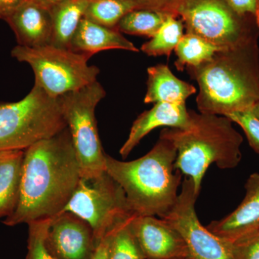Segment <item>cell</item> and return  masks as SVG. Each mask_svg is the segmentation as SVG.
Instances as JSON below:
<instances>
[{"mask_svg":"<svg viewBox=\"0 0 259 259\" xmlns=\"http://www.w3.org/2000/svg\"><path fill=\"white\" fill-rule=\"evenodd\" d=\"M51 220H40L28 224V253L25 259H56L48 249L46 243Z\"/></svg>","mask_w":259,"mask_h":259,"instance_id":"obj_25","label":"cell"},{"mask_svg":"<svg viewBox=\"0 0 259 259\" xmlns=\"http://www.w3.org/2000/svg\"><path fill=\"white\" fill-rule=\"evenodd\" d=\"M11 55L30 65L35 84L54 98L95 82L100 74L98 67L88 64V56L51 44L37 48L18 45Z\"/></svg>","mask_w":259,"mask_h":259,"instance_id":"obj_6","label":"cell"},{"mask_svg":"<svg viewBox=\"0 0 259 259\" xmlns=\"http://www.w3.org/2000/svg\"><path fill=\"white\" fill-rule=\"evenodd\" d=\"M131 228L146 259H190L183 238L162 218L134 216Z\"/></svg>","mask_w":259,"mask_h":259,"instance_id":"obj_12","label":"cell"},{"mask_svg":"<svg viewBox=\"0 0 259 259\" xmlns=\"http://www.w3.org/2000/svg\"><path fill=\"white\" fill-rule=\"evenodd\" d=\"M250 111L253 112V115L256 116V117L259 119V103L255 105V106L250 110Z\"/></svg>","mask_w":259,"mask_h":259,"instance_id":"obj_33","label":"cell"},{"mask_svg":"<svg viewBox=\"0 0 259 259\" xmlns=\"http://www.w3.org/2000/svg\"><path fill=\"white\" fill-rule=\"evenodd\" d=\"M235 259H259V231L232 243Z\"/></svg>","mask_w":259,"mask_h":259,"instance_id":"obj_27","label":"cell"},{"mask_svg":"<svg viewBox=\"0 0 259 259\" xmlns=\"http://www.w3.org/2000/svg\"><path fill=\"white\" fill-rule=\"evenodd\" d=\"M195 93L193 85L178 79L167 65L158 64L148 68L145 103H185L187 99Z\"/></svg>","mask_w":259,"mask_h":259,"instance_id":"obj_17","label":"cell"},{"mask_svg":"<svg viewBox=\"0 0 259 259\" xmlns=\"http://www.w3.org/2000/svg\"><path fill=\"white\" fill-rule=\"evenodd\" d=\"M25 150L0 152V219L11 215L20 199Z\"/></svg>","mask_w":259,"mask_h":259,"instance_id":"obj_18","label":"cell"},{"mask_svg":"<svg viewBox=\"0 0 259 259\" xmlns=\"http://www.w3.org/2000/svg\"><path fill=\"white\" fill-rule=\"evenodd\" d=\"M168 15L169 14L152 10H135L121 19L115 29L121 33L151 38Z\"/></svg>","mask_w":259,"mask_h":259,"instance_id":"obj_23","label":"cell"},{"mask_svg":"<svg viewBox=\"0 0 259 259\" xmlns=\"http://www.w3.org/2000/svg\"><path fill=\"white\" fill-rule=\"evenodd\" d=\"M30 0H0V19L5 20L15 10Z\"/></svg>","mask_w":259,"mask_h":259,"instance_id":"obj_31","label":"cell"},{"mask_svg":"<svg viewBox=\"0 0 259 259\" xmlns=\"http://www.w3.org/2000/svg\"><path fill=\"white\" fill-rule=\"evenodd\" d=\"M144 9L134 0H92L83 18L107 28H115L130 12Z\"/></svg>","mask_w":259,"mask_h":259,"instance_id":"obj_21","label":"cell"},{"mask_svg":"<svg viewBox=\"0 0 259 259\" xmlns=\"http://www.w3.org/2000/svg\"><path fill=\"white\" fill-rule=\"evenodd\" d=\"M199 193L193 181L185 177L176 203L163 216L183 238L190 259H235L233 245L199 222L195 210Z\"/></svg>","mask_w":259,"mask_h":259,"instance_id":"obj_10","label":"cell"},{"mask_svg":"<svg viewBox=\"0 0 259 259\" xmlns=\"http://www.w3.org/2000/svg\"><path fill=\"white\" fill-rule=\"evenodd\" d=\"M69 128L25 150L20 199L7 226L51 219L64 212L81 180Z\"/></svg>","mask_w":259,"mask_h":259,"instance_id":"obj_1","label":"cell"},{"mask_svg":"<svg viewBox=\"0 0 259 259\" xmlns=\"http://www.w3.org/2000/svg\"><path fill=\"white\" fill-rule=\"evenodd\" d=\"M177 156L175 145L161 137L149 152L134 161L106 154V171L123 190L135 215L162 218L176 203L182 177L175 168Z\"/></svg>","mask_w":259,"mask_h":259,"instance_id":"obj_3","label":"cell"},{"mask_svg":"<svg viewBox=\"0 0 259 259\" xmlns=\"http://www.w3.org/2000/svg\"><path fill=\"white\" fill-rule=\"evenodd\" d=\"M66 127L59 98L34 84L23 100L0 104V152L25 150Z\"/></svg>","mask_w":259,"mask_h":259,"instance_id":"obj_5","label":"cell"},{"mask_svg":"<svg viewBox=\"0 0 259 259\" xmlns=\"http://www.w3.org/2000/svg\"><path fill=\"white\" fill-rule=\"evenodd\" d=\"M173 259H182V258H173Z\"/></svg>","mask_w":259,"mask_h":259,"instance_id":"obj_34","label":"cell"},{"mask_svg":"<svg viewBox=\"0 0 259 259\" xmlns=\"http://www.w3.org/2000/svg\"><path fill=\"white\" fill-rule=\"evenodd\" d=\"M190 112L187 129L166 127L160 137L168 140L177 148L175 168L193 181L199 194L202 180L209 166L215 163L222 169L236 168L241 161V135L226 116Z\"/></svg>","mask_w":259,"mask_h":259,"instance_id":"obj_4","label":"cell"},{"mask_svg":"<svg viewBox=\"0 0 259 259\" xmlns=\"http://www.w3.org/2000/svg\"><path fill=\"white\" fill-rule=\"evenodd\" d=\"M112 232L104 237L101 241L97 243L91 259H109V252H110Z\"/></svg>","mask_w":259,"mask_h":259,"instance_id":"obj_30","label":"cell"},{"mask_svg":"<svg viewBox=\"0 0 259 259\" xmlns=\"http://www.w3.org/2000/svg\"><path fill=\"white\" fill-rule=\"evenodd\" d=\"M105 89L98 81L58 97L76 151L81 178H95L106 171L104 152L95 109L105 97Z\"/></svg>","mask_w":259,"mask_h":259,"instance_id":"obj_7","label":"cell"},{"mask_svg":"<svg viewBox=\"0 0 259 259\" xmlns=\"http://www.w3.org/2000/svg\"><path fill=\"white\" fill-rule=\"evenodd\" d=\"M71 49L89 58L111 49L139 52V49L115 28H107L85 18L75 32Z\"/></svg>","mask_w":259,"mask_h":259,"instance_id":"obj_16","label":"cell"},{"mask_svg":"<svg viewBox=\"0 0 259 259\" xmlns=\"http://www.w3.org/2000/svg\"><path fill=\"white\" fill-rule=\"evenodd\" d=\"M187 33L225 50L257 41L259 25L237 15L226 0H184L177 10Z\"/></svg>","mask_w":259,"mask_h":259,"instance_id":"obj_8","label":"cell"},{"mask_svg":"<svg viewBox=\"0 0 259 259\" xmlns=\"http://www.w3.org/2000/svg\"><path fill=\"white\" fill-rule=\"evenodd\" d=\"M258 231H259V229H258Z\"/></svg>","mask_w":259,"mask_h":259,"instance_id":"obj_35","label":"cell"},{"mask_svg":"<svg viewBox=\"0 0 259 259\" xmlns=\"http://www.w3.org/2000/svg\"><path fill=\"white\" fill-rule=\"evenodd\" d=\"M79 216L91 227L96 245L134 217L123 190L107 171L95 178H81L64 212Z\"/></svg>","mask_w":259,"mask_h":259,"instance_id":"obj_9","label":"cell"},{"mask_svg":"<svg viewBox=\"0 0 259 259\" xmlns=\"http://www.w3.org/2000/svg\"><path fill=\"white\" fill-rule=\"evenodd\" d=\"M245 190V198L233 212L207 226L214 235L231 243L259 229V174L248 177Z\"/></svg>","mask_w":259,"mask_h":259,"instance_id":"obj_13","label":"cell"},{"mask_svg":"<svg viewBox=\"0 0 259 259\" xmlns=\"http://www.w3.org/2000/svg\"><path fill=\"white\" fill-rule=\"evenodd\" d=\"M92 0H64L51 7V45L71 49V40Z\"/></svg>","mask_w":259,"mask_h":259,"instance_id":"obj_19","label":"cell"},{"mask_svg":"<svg viewBox=\"0 0 259 259\" xmlns=\"http://www.w3.org/2000/svg\"><path fill=\"white\" fill-rule=\"evenodd\" d=\"M233 122L241 126L250 146L259 153V119L250 110L236 112L226 116Z\"/></svg>","mask_w":259,"mask_h":259,"instance_id":"obj_26","label":"cell"},{"mask_svg":"<svg viewBox=\"0 0 259 259\" xmlns=\"http://www.w3.org/2000/svg\"><path fill=\"white\" fill-rule=\"evenodd\" d=\"M134 217L112 232L109 259H146L131 228Z\"/></svg>","mask_w":259,"mask_h":259,"instance_id":"obj_24","label":"cell"},{"mask_svg":"<svg viewBox=\"0 0 259 259\" xmlns=\"http://www.w3.org/2000/svg\"><path fill=\"white\" fill-rule=\"evenodd\" d=\"M144 9L152 10L177 16V10L184 0H134Z\"/></svg>","mask_w":259,"mask_h":259,"instance_id":"obj_29","label":"cell"},{"mask_svg":"<svg viewBox=\"0 0 259 259\" xmlns=\"http://www.w3.org/2000/svg\"><path fill=\"white\" fill-rule=\"evenodd\" d=\"M237 15L253 18L259 25V0H226Z\"/></svg>","mask_w":259,"mask_h":259,"instance_id":"obj_28","label":"cell"},{"mask_svg":"<svg viewBox=\"0 0 259 259\" xmlns=\"http://www.w3.org/2000/svg\"><path fill=\"white\" fill-rule=\"evenodd\" d=\"M46 243L56 259H91L97 246L90 225L67 211L52 218Z\"/></svg>","mask_w":259,"mask_h":259,"instance_id":"obj_11","label":"cell"},{"mask_svg":"<svg viewBox=\"0 0 259 259\" xmlns=\"http://www.w3.org/2000/svg\"><path fill=\"white\" fill-rule=\"evenodd\" d=\"M190 123V112L185 103H155L151 110L143 112L134 121L128 138L120 148V155L123 158H127L141 140L153 130L160 127L187 129Z\"/></svg>","mask_w":259,"mask_h":259,"instance_id":"obj_14","label":"cell"},{"mask_svg":"<svg viewBox=\"0 0 259 259\" xmlns=\"http://www.w3.org/2000/svg\"><path fill=\"white\" fill-rule=\"evenodd\" d=\"M186 69L198 83L196 102L201 113L226 117L259 103L257 41L218 51L209 60Z\"/></svg>","mask_w":259,"mask_h":259,"instance_id":"obj_2","label":"cell"},{"mask_svg":"<svg viewBox=\"0 0 259 259\" xmlns=\"http://www.w3.org/2000/svg\"><path fill=\"white\" fill-rule=\"evenodd\" d=\"M31 1L37 3L39 5H41V6L49 10L51 7L57 4V3L64 1V0H31Z\"/></svg>","mask_w":259,"mask_h":259,"instance_id":"obj_32","label":"cell"},{"mask_svg":"<svg viewBox=\"0 0 259 259\" xmlns=\"http://www.w3.org/2000/svg\"><path fill=\"white\" fill-rule=\"evenodd\" d=\"M5 20L14 32L19 46L37 48L51 44V13L41 5L30 0L10 13Z\"/></svg>","mask_w":259,"mask_h":259,"instance_id":"obj_15","label":"cell"},{"mask_svg":"<svg viewBox=\"0 0 259 259\" xmlns=\"http://www.w3.org/2000/svg\"><path fill=\"white\" fill-rule=\"evenodd\" d=\"M184 25L182 19L169 15L149 41L145 42L141 51L150 56H170L183 37Z\"/></svg>","mask_w":259,"mask_h":259,"instance_id":"obj_22","label":"cell"},{"mask_svg":"<svg viewBox=\"0 0 259 259\" xmlns=\"http://www.w3.org/2000/svg\"><path fill=\"white\" fill-rule=\"evenodd\" d=\"M223 50L194 34L187 33L179 42L175 49L177 56L175 61L178 71L187 67H194L208 61L218 51Z\"/></svg>","mask_w":259,"mask_h":259,"instance_id":"obj_20","label":"cell"}]
</instances>
